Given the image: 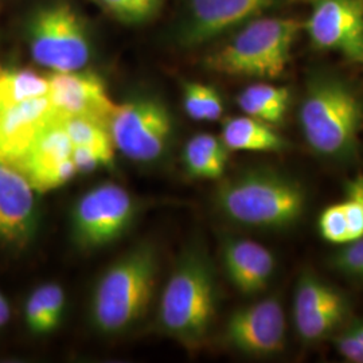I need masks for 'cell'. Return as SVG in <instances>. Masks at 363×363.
Here are the masks:
<instances>
[{
    "instance_id": "1",
    "label": "cell",
    "mask_w": 363,
    "mask_h": 363,
    "mask_svg": "<svg viewBox=\"0 0 363 363\" xmlns=\"http://www.w3.org/2000/svg\"><path fill=\"white\" fill-rule=\"evenodd\" d=\"M306 143L316 155L346 163L359 150L363 99L346 78L330 70L312 72L298 111Z\"/></svg>"
},
{
    "instance_id": "2",
    "label": "cell",
    "mask_w": 363,
    "mask_h": 363,
    "mask_svg": "<svg viewBox=\"0 0 363 363\" xmlns=\"http://www.w3.org/2000/svg\"><path fill=\"white\" fill-rule=\"evenodd\" d=\"M217 205L235 223L264 230L295 226L306 210V190L289 174L274 169H247L223 182Z\"/></svg>"
},
{
    "instance_id": "3",
    "label": "cell",
    "mask_w": 363,
    "mask_h": 363,
    "mask_svg": "<svg viewBox=\"0 0 363 363\" xmlns=\"http://www.w3.org/2000/svg\"><path fill=\"white\" fill-rule=\"evenodd\" d=\"M217 312V281L211 261L191 249L177 264L160 298V325L187 347L208 337Z\"/></svg>"
},
{
    "instance_id": "4",
    "label": "cell",
    "mask_w": 363,
    "mask_h": 363,
    "mask_svg": "<svg viewBox=\"0 0 363 363\" xmlns=\"http://www.w3.org/2000/svg\"><path fill=\"white\" fill-rule=\"evenodd\" d=\"M303 23L294 18L257 16L240 27L205 61L208 70L232 77L276 79L286 72Z\"/></svg>"
},
{
    "instance_id": "5",
    "label": "cell",
    "mask_w": 363,
    "mask_h": 363,
    "mask_svg": "<svg viewBox=\"0 0 363 363\" xmlns=\"http://www.w3.org/2000/svg\"><path fill=\"white\" fill-rule=\"evenodd\" d=\"M157 261L150 245L133 249L101 277L91 300V316L103 333H118L143 316L155 286Z\"/></svg>"
},
{
    "instance_id": "6",
    "label": "cell",
    "mask_w": 363,
    "mask_h": 363,
    "mask_svg": "<svg viewBox=\"0 0 363 363\" xmlns=\"http://www.w3.org/2000/svg\"><path fill=\"white\" fill-rule=\"evenodd\" d=\"M26 33L31 58L52 73L82 70L91 61L89 31L67 3L38 9L30 16Z\"/></svg>"
},
{
    "instance_id": "7",
    "label": "cell",
    "mask_w": 363,
    "mask_h": 363,
    "mask_svg": "<svg viewBox=\"0 0 363 363\" xmlns=\"http://www.w3.org/2000/svg\"><path fill=\"white\" fill-rule=\"evenodd\" d=\"M115 148L130 160L150 163L169 147L172 118L169 109L156 99H136L117 104L109 123Z\"/></svg>"
},
{
    "instance_id": "8",
    "label": "cell",
    "mask_w": 363,
    "mask_h": 363,
    "mask_svg": "<svg viewBox=\"0 0 363 363\" xmlns=\"http://www.w3.org/2000/svg\"><path fill=\"white\" fill-rule=\"evenodd\" d=\"M135 205L130 193L115 183L100 184L84 195L73 211V232L81 247L115 241L130 225Z\"/></svg>"
},
{
    "instance_id": "9",
    "label": "cell",
    "mask_w": 363,
    "mask_h": 363,
    "mask_svg": "<svg viewBox=\"0 0 363 363\" xmlns=\"http://www.w3.org/2000/svg\"><path fill=\"white\" fill-rule=\"evenodd\" d=\"M312 45L363 62V0H312L303 25Z\"/></svg>"
},
{
    "instance_id": "10",
    "label": "cell",
    "mask_w": 363,
    "mask_h": 363,
    "mask_svg": "<svg viewBox=\"0 0 363 363\" xmlns=\"http://www.w3.org/2000/svg\"><path fill=\"white\" fill-rule=\"evenodd\" d=\"M72 152L73 143L61 120L55 116L39 130L23 155L11 166L35 191L46 193L64 186L77 175Z\"/></svg>"
},
{
    "instance_id": "11",
    "label": "cell",
    "mask_w": 363,
    "mask_h": 363,
    "mask_svg": "<svg viewBox=\"0 0 363 363\" xmlns=\"http://www.w3.org/2000/svg\"><path fill=\"white\" fill-rule=\"evenodd\" d=\"M283 0H190L178 27V42L195 48L261 16Z\"/></svg>"
},
{
    "instance_id": "12",
    "label": "cell",
    "mask_w": 363,
    "mask_h": 363,
    "mask_svg": "<svg viewBox=\"0 0 363 363\" xmlns=\"http://www.w3.org/2000/svg\"><path fill=\"white\" fill-rule=\"evenodd\" d=\"M286 313L280 298H262L234 312L225 337L229 345L247 355L268 357L284 349Z\"/></svg>"
},
{
    "instance_id": "13",
    "label": "cell",
    "mask_w": 363,
    "mask_h": 363,
    "mask_svg": "<svg viewBox=\"0 0 363 363\" xmlns=\"http://www.w3.org/2000/svg\"><path fill=\"white\" fill-rule=\"evenodd\" d=\"M49 99L58 118L86 117L109 128L116 111L104 81L93 72L76 70L52 73L49 77Z\"/></svg>"
},
{
    "instance_id": "14",
    "label": "cell",
    "mask_w": 363,
    "mask_h": 363,
    "mask_svg": "<svg viewBox=\"0 0 363 363\" xmlns=\"http://www.w3.org/2000/svg\"><path fill=\"white\" fill-rule=\"evenodd\" d=\"M38 228L35 190L26 178L4 162H0V244L25 249Z\"/></svg>"
},
{
    "instance_id": "15",
    "label": "cell",
    "mask_w": 363,
    "mask_h": 363,
    "mask_svg": "<svg viewBox=\"0 0 363 363\" xmlns=\"http://www.w3.org/2000/svg\"><path fill=\"white\" fill-rule=\"evenodd\" d=\"M54 117L49 94L0 108V162L13 164Z\"/></svg>"
},
{
    "instance_id": "16",
    "label": "cell",
    "mask_w": 363,
    "mask_h": 363,
    "mask_svg": "<svg viewBox=\"0 0 363 363\" xmlns=\"http://www.w3.org/2000/svg\"><path fill=\"white\" fill-rule=\"evenodd\" d=\"M222 256L229 280L242 295H259L269 286L276 259L268 247L247 238H232L225 242Z\"/></svg>"
},
{
    "instance_id": "17",
    "label": "cell",
    "mask_w": 363,
    "mask_h": 363,
    "mask_svg": "<svg viewBox=\"0 0 363 363\" xmlns=\"http://www.w3.org/2000/svg\"><path fill=\"white\" fill-rule=\"evenodd\" d=\"M220 138L229 151L283 152L289 148V142L273 125L247 115L226 118Z\"/></svg>"
},
{
    "instance_id": "18",
    "label": "cell",
    "mask_w": 363,
    "mask_h": 363,
    "mask_svg": "<svg viewBox=\"0 0 363 363\" xmlns=\"http://www.w3.org/2000/svg\"><path fill=\"white\" fill-rule=\"evenodd\" d=\"M229 160V148L210 133H199L191 138L183 151V162L187 172L199 179H218Z\"/></svg>"
},
{
    "instance_id": "19",
    "label": "cell",
    "mask_w": 363,
    "mask_h": 363,
    "mask_svg": "<svg viewBox=\"0 0 363 363\" xmlns=\"http://www.w3.org/2000/svg\"><path fill=\"white\" fill-rule=\"evenodd\" d=\"M237 104L247 116L259 118L274 127L286 118L291 104V91L286 86L257 82L238 94Z\"/></svg>"
},
{
    "instance_id": "20",
    "label": "cell",
    "mask_w": 363,
    "mask_h": 363,
    "mask_svg": "<svg viewBox=\"0 0 363 363\" xmlns=\"http://www.w3.org/2000/svg\"><path fill=\"white\" fill-rule=\"evenodd\" d=\"M65 307V292L58 284L40 286L28 296L25 316L28 328L38 335L49 334L58 325Z\"/></svg>"
},
{
    "instance_id": "21",
    "label": "cell",
    "mask_w": 363,
    "mask_h": 363,
    "mask_svg": "<svg viewBox=\"0 0 363 363\" xmlns=\"http://www.w3.org/2000/svg\"><path fill=\"white\" fill-rule=\"evenodd\" d=\"M49 88V77L33 69L0 64V108L48 96Z\"/></svg>"
},
{
    "instance_id": "22",
    "label": "cell",
    "mask_w": 363,
    "mask_h": 363,
    "mask_svg": "<svg viewBox=\"0 0 363 363\" xmlns=\"http://www.w3.org/2000/svg\"><path fill=\"white\" fill-rule=\"evenodd\" d=\"M346 301L347 298L337 288L308 271L300 276L296 284L294 296V316L319 311L325 307Z\"/></svg>"
},
{
    "instance_id": "23",
    "label": "cell",
    "mask_w": 363,
    "mask_h": 363,
    "mask_svg": "<svg viewBox=\"0 0 363 363\" xmlns=\"http://www.w3.org/2000/svg\"><path fill=\"white\" fill-rule=\"evenodd\" d=\"M349 315V301L323 310L294 316L298 337L306 343L320 342L331 337Z\"/></svg>"
},
{
    "instance_id": "24",
    "label": "cell",
    "mask_w": 363,
    "mask_h": 363,
    "mask_svg": "<svg viewBox=\"0 0 363 363\" xmlns=\"http://www.w3.org/2000/svg\"><path fill=\"white\" fill-rule=\"evenodd\" d=\"M73 147H89L99 151L112 163L115 157V144L109 128L86 117H65L60 118Z\"/></svg>"
},
{
    "instance_id": "25",
    "label": "cell",
    "mask_w": 363,
    "mask_h": 363,
    "mask_svg": "<svg viewBox=\"0 0 363 363\" xmlns=\"http://www.w3.org/2000/svg\"><path fill=\"white\" fill-rule=\"evenodd\" d=\"M183 106L196 121H217L223 115V101L218 91L202 82H186L183 86Z\"/></svg>"
},
{
    "instance_id": "26",
    "label": "cell",
    "mask_w": 363,
    "mask_h": 363,
    "mask_svg": "<svg viewBox=\"0 0 363 363\" xmlns=\"http://www.w3.org/2000/svg\"><path fill=\"white\" fill-rule=\"evenodd\" d=\"M103 11L123 23L139 25L154 19L164 0H91Z\"/></svg>"
},
{
    "instance_id": "27",
    "label": "cell",
    "mask_w": 363,
    "mask_h": 363,
    "mask_svg": "<svg viewBox=\"0 0 363 363\" xmlns=\"http://www.w3.org/2000/svg\"><path fill=\"white\" fill-rule=\"evenodd\" d=\"M330 265L337 273L363 283V238L345 244L331 256Z\"/></svg>"
},
{
    "instance_id": "28",
    "label": "cell",
    "mask_w": 363,
    "mask_h": 363,
    "mask_svg": "<svg viewBox=\"0 0 363 363\" xmlns=\"http://www.w3.org/2000/svg\"><path fill=\"white\" fill-rule=\"evenodd\" d=\"M319 233L322 238L335 245L349 242V230L342 203L325 208L319 217Z\"/></svg>"
},
{
    "instance_id": "29",
    "label": "cell",
    "mask_w": 363,
    "mask_h": 363,
    "mask_svg": "<svg viewBox=\"0 0 363 363\" xmlns=\"http://www.w3.org/2000/svg\"><path fill=\"white\" fill-rule=\"evenodd\" d=\"M72 159H73V163L77 169V174L78 172L88 174L101 166L111 164V162L103 154H100L99 151L89 148V147L74 145L73 152H72Z\"/></svg>"
},
{
    "instance_id": "30",
    "label": "cell",
    "mask_w": 363,
    "mask_h": 363,
    "mask_svg": "<svg viewBox=\"0 0 363 363\" xmlns=\"http://www.w3.org/2000/svg\"><path fill=\"white\" fill-rule=\"evenodd\" d=\"M349 230V242L363 238V205L349 198L342 203Z\"/></svg>"
},
{
    "instance_id": "31",
    "label": "cell",
    "mask_w": 363,
    "mask_h": 363,
    "mask_svg": "<svg viewBox=\"0 0 363 363\" xmlns=\"http://www.w3.org/2000/svg\"><path fill=\"white\" fill-rule=\"evenodd\" d=\"M335 347L345 359L354 363H363V339L352 334L350 330L335 339Z\"/></svg>"
},
{
    "instance_id": "32",
    "label": "cell",
    "mask_w": 363,
    "mask_h": 363,
    "mask_svg": "<svg viewBox=\"0 0 363 363\" xmlns=\"http://www.w3.org/2000/svg\"><path fill=\"white\" fill-rule=\"evenodd\" d=\"M345 193L347 195V198L355 199L363 205V174L346 182Z\"/></svg>"
},
{
    "instance_id": "33",
    "label": "cell",
    "mask_w": 363,
    "mask_h": 363,
    "mask_svg": "<svg viewBox=\"0 0 363 363\" xmlns=\"http://www.w3.org/2000/svg\"><path fill=\"white\" fill-rule=\"evenodd\" d=\"M11 316V311H10V306L7 298L3 296V294L0 292V328L3 325H7V322L10 320Z\"/></svg>"
},
{
    "instance_id": "34",
    "label": "cell",
    "mask_w": 363,
    "mask_h": 363,
    "mask_svg": "<svg viewBox=\"0 0 363 363\" xmlns=\"http://www.w3.org/2000/svg\"><path fill=\"white\" fill-rule=\"evenodd\" d=\"M349 330H350L352 334H355L357 337H359L361 339H363V322H357V323H354V325H351Z\"/></svg>"
}]
</instances>
